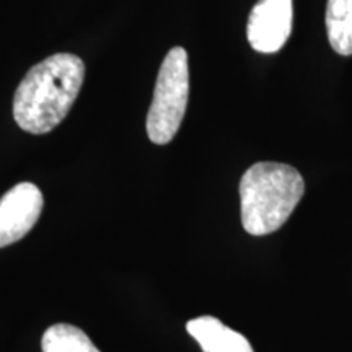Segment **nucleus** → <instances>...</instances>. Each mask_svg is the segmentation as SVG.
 <instances>
[{
	"mask_svg": "<svg viewBox=\"0 0 352 352\" xmlns=\"http://www.w3.org/2000/svg\"><path fill=\"white\" fill-rule=\"evenodd\" d=\"M43 195L33 183H19L0 197V248L23 239L36 226Z\"/></svg>",
	"mask_w": 352,
	"mask_h": 352,
	"instance_id": "obj_5",
	"label": "nucleus"
},
{
	"mask_svg": "<svg viewBox=\"0 0 352 352\" xmlns=\"http://www.w3.org/2000/svg\"><path fill=\"white\" fill-rule=\"evenodd\" d=\"M186 329L204 352H254L243 334L233 331L214 316L188 321Z\"/></svg>",
	"mask_w": 352,
	"mask_h": 352,
	"instance_id": "obj_6",
	"label": "nucleus"
},
{
	"mask_svg": "<svg viewBox=\"0 0 352 352\" xmlns=\"http://www.w3.org/2000/svg\"><path fill=\"white\" fill-rule=\"evenodd\" d=\"M292 0H259L246 26V36L253 50L264 54L283 50L292 32Z\"/></svg>",
	"mask_w": 352,
	"mask_h": 352,
	"instance_id": "obj_4",
	"label": "nucleus"
},
{
	"mask_svg": "<svg viewBox=\"0 0 352 352\" xmlns=\"http://www.w3.org/2000/svg\"><path fill=\"white\" fill-rule=\"evenodd\" d=\"M85 78V64L70 52H59L30 69L16 88L13 118L30 134H47L67 116Z\"/></svg>",
	"mask_w": 352,
	"mask_h": 352,
	"instance_id": "obj_1",
	"label": "nucleus"
},
{
	"mask_svg": "<svg viewBox=\"0 0 352 352\" xmlns=\"http://www.w3.org/2000/svg\"><path fill=\"white\" fill-rule=\"evenodd\" d=\"M305 192L302 175L294 166L259 162L241 176V223L250 235L279 230Z\"/></svg>",
	"mask_w": 352,
	"mask_h": 352,
	"instance_id": "obj_2",
	"label": "nucleus"
},
{
	"mask_svg": "<svg viewBox=\"0 0 352 352\" xmlns=\"http://www.w3.org/2000/svg\"><path fill=\"white\" fill-rule=\"evenodd\" d=\"M43 352H100L80 328L72 324H52L43 334Z\"/></svg>",
	"mask_w": 352,
	"mask_h": 352,
	"instance_id": "obj_8",
	"label": "nucleus"
},
{
	"mask_svg": "<svg viewBox=\"0 0 352 352\" xmlns=\"http://www.w3.org/2000/svg\"><path fill=\"white\" fill-rule=\"evenodd\" d=\"M327 32L338 54L352 56V0H328Z\"/></svg>",
	"mask_w": 352,
	"mask_h": 352,
	"instance_id": "obj_7",
	"label": "nucleus"
},
{
	"mask_svg": "<svg viewBox=\"0 0 352 352\" xmlns=\"http://www.w3.org/2000/svg\"><path fill=\"white\" fill-rule=\"evenodd\" d=\"M189 98L188 52L173 47L158 72L155 94L147 114V135L153 144L171 142L182 126Z\"/></svg>",
	"mask_w": 352,
	"mask_h": 352,
	"instance_id": "obj_3",
	"label": "nucleus"
}]
</instances>
